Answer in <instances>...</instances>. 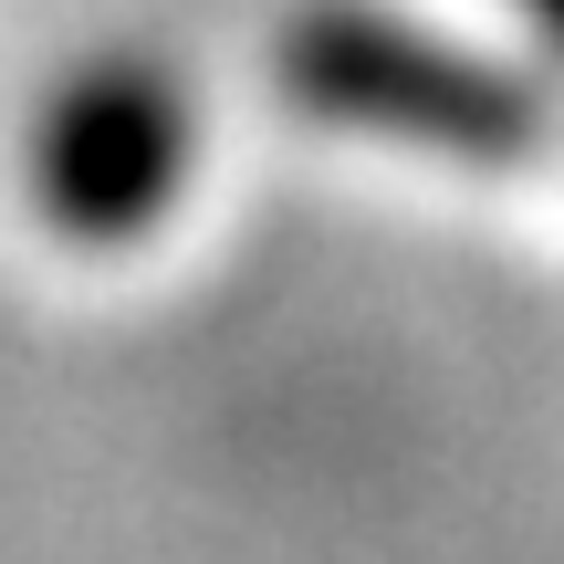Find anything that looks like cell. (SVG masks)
I'll return each mask as SVG.
<instances>
[{"label":"cell","mask_w":564,"mask_h":564,"mask_svg":"<svg viewBox=\"0 0 564 564\" xmlns=\"http://www.w3.org/2000/svg\"><path fill=\"white\" fill-rule=\"evenodd\" d=\"M533 11H544V21H554V32H564V0H533Z\"/></svg>","instance_id":"obj_1"}]
</instances>
